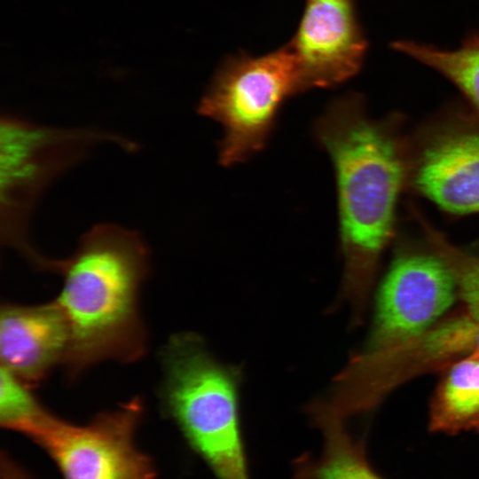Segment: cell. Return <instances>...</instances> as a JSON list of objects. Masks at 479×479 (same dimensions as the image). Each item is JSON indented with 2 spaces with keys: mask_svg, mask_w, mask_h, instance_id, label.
I'll return each instance as SVG.
<instances>
[{
  "mask_svg": "<svg viewBox=\"0 0 479 479\" xmlns=\"http://www.w3.org/2000/svg\"><path fill=\"white\" fill-rule=\"evenodd\" d=\"M161 398L217 479H249L240 416V368L218 361L201 337L177 334L161 353Z\"/></svg>",
  "mask_w": 479,
  "mask_h": 479,
  "instance_id": "cell-3",
  "label": "cell"
},
{
  "mask_svg": "<svg viewBox=\"0 0 479 479\" xmlns=\"http://www.w3.org/2000/svg\"><path fill=\"white\" fill-rule=\"evenodd\" d=\"M149 270V250L136 231L98 224L73 254L56 260L62 276L55 299L69 330L63 365L70 380L106 360L134 362L146 350L139 293Z\"/></svg>",
  "mask_w": 479,
  "mask_h": 479,
  "instance_id": "cell-2",
  "label": "cell"
},
{
  "mask_svg": "<svg viewBox=\"0 0 479 479\" xmlns=\"http://www.w3.org/2000/svg\"><path fill=\"white\" fill-rule=\"evenodd\" d=\"M392 50L437 71L467 98L479 116V33L466 37L459 48L445 50L412 40L391 43Z\"/></svg>",
  "mask_w": 479,
  "mask_h": 479,
  "instance_id": "cell-14",
  "label": "cell"
},
{
  "mask_svg": "<svg viewBox=\"0 0 479 479\" xmlns=\"http://www.w3.org/2000/svg\"><path fill=\"white\" fill-rule=\"evenodd\" d=\"M142 413L138 397L84 425L45 410L21 434L50 455L64 479H155L152 461L135 444Z\"/></svg>",
  "mask_w": 479,
  "mask_h": 479,
  "instance_id": "cell-7",
  "label": "cell"
},
{
  "mask_svg": "<svg viewBox=\"0 0 479 479\" xmlns=\"http://www.w3.org/2000/svg\"><path fill=\"white\" fill-rule=\"evenodd\" d=\"M46 409L30 386L1 366L0 421L2 427L20 433Z\"/></svg>",
  "mask_w": 479,
  "mask_h": 479,
  "instance_id": "cell-16",
  "label": "cell"
},
{
  "mask_svg": "<svg viewBox=\"0 0 479 479\" xmlns=\"http://www.w3.org/2000/svg\"><path fill=\"white\" fill-rule=\"evenodd\" d=\"M429 248L447 265L452 273L458 294L467 307V313L479 323V255L453 245L434 228L418 210H413Z\"/></svg>",
  "mask_w": 479,
  "mask_h": 479,
  "instance_id": "cell-15",
  "label": "cell"
},
{
  "mask_svg": "<svg viewBox=\"0 0 479 479\" xmlns=\"http://www.w3.org/2000/svg\"><path fill=\"white\" fill-rule=\"evenodd\" d=\"M68 345V326L55 300L38 305L2 304L1 366L30 387L64 364Z\"/></svg>",
  "mask_w": 479,
  "mask_h": 479,
  "instance_id": "cell-11",
  "label": "cell"
},
{
  "mask_svg": "<svg viewBox=\"0 0 479 479\" xmlns=\"http://www.w3.org/2000/svg\"><path fill=\"white\" fill-rule=\"evenodd\" d=\"M1 479H28L15 465L7 458L2 459Z\"/></svg>",
  "mask_w": 479,
  "mask_h": 479,
  "instance_id": "cell-17",
  "label": "cell"
},
{
  "mask_svg": "<svg viewBox=\"0 0 479 479\" xmlns=\"http://www.w3.org/2000/svg\"><path fill=\"white\" fill-rule=\"evenodd\" d=\"M136 144L98 129L56 128L3 115L0 122L1 240L35 269L47 260L30 244L28 222L42 192L61 173L82 161L96 145Z\"/></svg>",
  "mask_w": 479,
  "mask_h": 479,
  "instance_id": "cell-4",
  "label": "cell"
},
{
  "mask_svg": "<svg viewBox=\"0 0 479 479\" xmlns=\"http://www.w3.org/2000/svg\"><path fill=\"white\" fill-rule=\"evenodd\" d=\"M457 294L452 273L431 249L400 252L379 289L369 338L359 352L385 350L421 334Z\"/></svg>",
  "mask_w": 479,
  "mask_h": 479,
  "instance_id": "cell-9",
  "label": "cell"
},
{
  "mask_svg": "<svg viewBox=\"0 0 479 479\" xmlns=\"http://www.w3.org/2000/svg\"><path fill=\"white\" fill-rule=\"evenodd\" d=\"M405 163L414 192L450 214L479 213L476 114L442 117L405 137Z\"/></svg>",
  "mask_w": 479,
  "mask_h": 479,
  "instance_id": "cell-8",
  "label": "cell"
},
{
  "mask_svg": "<svg viewBox=\"0 0 479 479\" xmlns=\"http://www.w3.org/2000/svg\"><path fill=\"white\" fill-rule=\"evenodd\" d=\"M289 45L302 91L334 87L362 67L367 43L354 0H306Z\"/></svg>",
  "mask_w": 479,
  "mask_h": 479,
  "instance_id": "cell-10",
  "label": "cell"
},
{
  "mask_svg": "<svg viewBox=\"0 0 479 479\" xmlns=\"http://www.w3.org/2000/svg\"><path fill=\"white\" fill-rule=\"evenodd\" d=\"M393 121L371 118L362 97L349 93L332 101L314 125L334 167L344 263L341 297L356 315L365 306L392 238L406 185L405 137Z\"/></svg>",
  "mask_w": 479,
  "mask_h": 479,
  "instance_id": "cell-1",
  "label": "cell"
},
{
  "mask_svg": "<svg viewBox=\"0 0 479 479\" xmlns=\"http://www.w3.org/2000/svg\"><path fill=\"white\" fill-rule=\"evenodd\" d=\"M446 369L431 401L430 430L479 431V357H465Z\"/></svg>",
  "mask_w": 479,
  "mask_h": 479,
  "instance_id": "cell-13",
  "label": "cell"
},
{
  "mask_svg": "<svg viewBox=\"0 0 479 479\" xmlns=\"http://www.w3.org/2000/svg\"><path fill=\"white\" fill-rule=\"evenodd\" d=\"M302 92L294 54L287 43L263 55L226 57L198 106V113L224 128L219 161L231 166L262 150L281 106Z\"/></svg>",
  "mask_w": 479,
  "mask_h": 479,
  "instance_id": "cell-5",
  "label": "cell"
},
{
  "mask_svg": "<svg viewBox=\"0 0 479 479\" xmlns=\"http://www.w3.org/2000/svg\"><path fill=\"white\" fill-rule=\"evenodd\" d=\"M470 355L479 357V323L466 313L435 324L395 347L354 354L334 377L328 402L347 419L374 408L408 379L450 366Z\"/></svg>",
  "mask_w": 479,
  "mask_h": 479,
  "instance_id": "cell-6",
  "label": "cell"
},
{
  "mask_svg": "<svg viewBox=\"0 0 479 479\" xmlns=\"http://www.w3.org/2000/svg\"><path fill=\"white\" fill-rule=\"evenodd\" d=\"M307 413L322 434L323 448L318 457L303 454L294 462L293 479H383L328 401L314 400Z\"/></svg>",
  "mask_w": 479,
  "mask_h": 479,
  "instance_id": "cell-12",
  "label": "cell"
}]
</instances>
